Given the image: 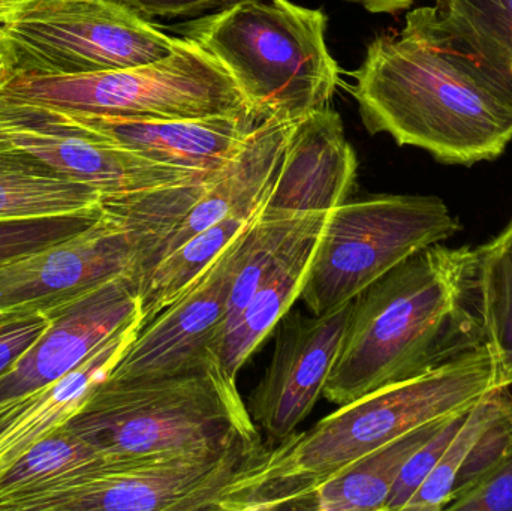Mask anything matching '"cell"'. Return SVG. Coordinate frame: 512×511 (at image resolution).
I'll return each instance as SVG.
<instances>
[{"instance_id":"obj_3","label":"cell","mask_w":512,"mask_h":511,"mask_svg":"<svg viewBox=\"0 0 512 511\" xmlns=\"http://www.w3.org/2000/svg\"><path fill=\"white\" fill-rule=\"evenodd\" d=\"M471 246H429L373 282L354 311L324 396L351 404L483 344L466 305Z\"/></svg>"},{"instance_id":"obj_17","label":"cell","mask_w":512,"mask_h":511,"mask_svg":"<svg viewBox=\"0 0 512 511\" xmlns=\"http://www.w3.org/2000/svg\"><path fill=\"white\" fill-rule=\"evenodd\" d=\"M294 123L262 120L236 158L216 176L197 203L137 264L132 279L140 282L159 261L186 240L234 215L258 212L276 180Z\"/></svg>"},{"instance_id":"obj_4","label":"cell","mask_w":512,"mask_h":511,"mask_svg":"<svg viewBox=\"0 0 512 511\" xmlns=\"http://www.w3.org/2000/svg\"><path fill=\"white\" fill-rule=\"evenodd\" d=\"M63 428L122 461L203 455L259 438L218 356L173 377L102 383Z\"/></svg>"},{"instance_id":"obj_9","label":"cell","mask_w":512,"mask_h":511,"mask_svg":"<svg viewBox=\"0 0 512 511\" xmlns=\"http://www.w3.org/2000/svg\"><path fill=\"white\" fill-rule=\"evenodd\" d=\"M262 447L252 438L203 455L134 461L102 456L17 511H215Z\"/></svg>"},{"instance_id":"obj_14","label":"cell","mask_w":512,"mask_h":511,"mask_svg":"<svg viewBox=\"0 0 512 511\" xmlns=\"http://www.w3.org/2000/svg\"><path fill=\"white\" fill-rule=\"evenodd\" d=\"M51 315L47 332L0 377V402L54 383L129 324L141 321L137 284L131 276H119Z\"/></svg>"},{"instance_id":"obj_20","label":"cell","mask_w":512,"mask_h":511,"mask_svg":"<svg viewBox=\"0 0 512 511\" xmlns=\"http://www.w3.org/2000/svg\"><path fill=\"white\" fill-rule=\"evenodd\" d=\"M447 420L415 429L364 456L315 491L289 504L286 510L387 511L388 498L403 465Z\"/></svg>"},{"instance_id":"obj_11","label":"cell","mask_w":512,"mask_h":511,"mask_svg":"<svg viewBox=\"0 0 512 511\" xmlns=\"http://www.w3.org/2000/svg\"><path fill=\"white\" fill-rule=\"evenodd\" d=\"M134 260L128 230L102 212L84 233L0 264V317L56 311L111 279L132 278Z\"/></svg>"},{"instance_id":"obj_7","label":"cell","mask_w":512,"mask_h":511,"mask_svg":"<svg viewBox=\"0 0 512 511\" xmlns=\"http://www.w3.org/2000/svg\"><path fill=\"white\" fill-rule=\"evenodd\" d=\"M463 230L436 195L382 194L328 213L301 288L312 315L354 300L394 267Z\"/></svg>"},{"instance_id":"obj_5","label":"cell","mask_w":512,"mask_h":511,"mask_svg":"<svg viewBox=\"0 0 512 511\" xmlns=\"http://www.w3.org/2000/svg\"><path fill=\"white\" fill-rule=\"evenodd\" d=\"M171 29L221 63L258 122L295 125L328 107L339 86L322 9L251 0Z\"/></svg>"},{"instance_id":"obj_2","label":"cell","mask_w":512,"mask_h":511,"mask_svg":"<svg viewBox=\"0 0 512 511\" xmlns=\"http://www.w3.org/2000/svg\"><path fill=\"white\" fill-rule=\"evenodd\" d=\"M505 387L495 354L477 345L423 374L376 390L292 434L262 447L219 497L215 511L286 510L345 468L391 441L471 410Z\"/></svg>"},{"instance_id":"obj_12","label":"cell","mask_w":512,"mask_h":511,"mask_svg":"<svg viewBox=\"0 0 512 511\" xmlns=\"http://www.w3.org/2000/svg\"><path fill=\"white\" fill-rule=\"evenodd\" d=\"M352 311L354 300L312 317L289 309L277 324L273 357L248 408L271 440H288L312 413L342 350Z\"/></svg>"},{"instance_id":"obj_13","label":"cell","mask_w":512,"mask_h":511,"mask_svg":"<svg viewBox=\"0 0 512 511\" xmlns=\"http://www.w3.org/2000/svg\"><path fill=\"white\" fill-rule=\"evenodd\" d=\"M249 227L228 246L191 291L138 330L104 383L173 377L201 368L216 356V345L227 314L234 263Z\"/></svg>"},{"instance_id":"obj_1","label":"cell","mask_w":512,"mask_h":511,"mask_svg":"<svg viewBox=\"0 0 512 511\" xmlns=\"http://www.w3.org/2000/svg\"><path fill=\"white\" fill-rule=\"evenodd\" d=\"M351 75L370 134L441 164L495 161L512 141V96L457 47L436 5L412 9L400 32L373 39Z\"/></svg>"},{"instance_id":"obj_30","label":"cell","mask_w":512,"mask_h":511,"mask_svg":"<svg viewBox=\"0 0 512 511\" xmlns=\"http://www.w3.org/2000/svg\"><path fill=\"white\" fill-rule=\"evenodd\" d=\"M51 323V312L0 317V377L17 365L18 360L47 332Z\"/></svg>"},{"instance_id":"obj_25","label":"cell","mask_w":512,"mask_h":511,"mask_svg":"<svg viewBox=\"0 0 512 511\" xmlns=\"http://www.w3.org/2000/svg\"><path fill=\"white\" fill-rule=\"evenodd\" d=\"M102 456L68 429H59L0 473V510H17L23 501L59 485Z\"/></svg>"},{"instance_id":"obj_23","label":"cell","mask_w":512,"mask_h":511,"mask_svg":"<svg viewBox=\"0 0 512 511\" xmlns=\"http://www.w3.org/2000/svg\"><path fill=\"white\" fill-rule=\"evenodd\" d=\"M258 212L230 216L201 231L143 276L137 284L141 327L191 291L228 246L255 221Z\"/></svg>"},{"instance_id":"obj_27","label":"cell","mask_w":512,"mask_h":511,"mask_svg":"<svg viewBox=\"0 0 512 511\" xmlns=\"http://www.w3.org/2000/svg\"><path fill=\"white\" fill-rule=\"evenodd\" d=\"M102 209L71 215L0 221V264L66 242L92 228Z\"/></svg>"},{"instance_id":"obj_15","label":"cell","mask_w":512,"mask_h":511,"mask_svg":"<svg viewBox=\"0 0 512 511\" xmlns=\"http://www.w3.org/2000/svg\"><path fill=\"white\" fill-rule=\"evenodd\" d=\"M357 168L339 114L328 107L313 111L292 128L279 173L259 213L268 218L330 213L348 200Z\"/></svg>"},{"instance_id":"obj_33","label":"cell","mask_w":512,"mask_h":511,"mask_svg":"<svg viewBox=\"0 0 512 511\" xmlns=\"http://www.w3.org/2000/svg\"><path fill=\"white\" fill-rule=\"evenodd\" d=\"M15 57L11 45L0 29V90L15 77Z\"/></svg>"},{"instance_id":"obj_18","label":"cell","mask_w":512,"mask_h":511,"mask_svg":"<svg viewBox=\"0 0 512 511\" xmlns=\"http://www.w3.org/2000/svg\"><path fill=\"white\" fill-rule=\"evenodd\" d=\"M140 327L141 321L129 324L54 383L0 402V473L80 413L122 359Z\"/></svg>"},{"instance_id":"obj_29","label":"cell","mask_w":512,"mask_h":511,"mask_svg":"<svg viewBox=\"0 0 512 511\" xmlns=\"http://www.w3.org/2000/svg\"><path fill=\"white\" fill-rule=\"evenodd\" d=\"M453 511H512V455L453 498Z\"/></svg>"},{"instance_id":"obj_31","label":"cell","mask_w":512,"mask_h":511,"mask_svg":"<svg viewBox=\"0 0 512 511\" xmlns=\"http://www.w3.org/2000/svg\"><path fill=\"white\" fill-rule=\"evenodd\" d=\"M144 20L153 18L200 17L206 12L224 11L251 0H116Z\"/></svg>"},{"instance_id":"obj_21","label":"cell","mask_w":512,"mask_h":511,"mask_svg":"<svg viewBox=\"0 0 512 511\" xmlns=\"http://www.w3.org/2000/svg\"><path fill=\"white\" fill-rule=\"evenodd\" d=\"M465 296L502 384L512 387V218L498 236L471 248Z\"/></svg>"},{"instance_id":"obj_26","label":"cell","mask_w":512,"mask_h":511,"mask_svg":"<svg viewBox=\"0 0 512 511\" xmlns=\"http://www.w3.org/2000/svg\"><path fill=\"white\" fill-rule=\"evenodd\" d=\"M512 398L511 387L487 393L466 414L465 422L448 444L433 473L409 501L405 511H441L453 500L454 486L463 464L487 426L501 414Z\"/></svg>"},{"instance_id":"obj_10","label":"cell","mask_w":512,"mask_h":511,"mask_svg":"<svg viewBox=\"0 0 512 511\" xmlns=\"http://www.w3.org/2000/svg\"><path fill=\"white\" fill-rule=\"evenodd\" d=\"M0 132L21 152L66 179L96 189L102 198L176 185L207 174L150 161L74 125L53 108L2 93Z\"/></svg>"},{"instance_id":"obj_8","label":"cell","mask_w":512,"mask_h":511,"mask_svg":"<svg viewBox=\"0 0 512 511\" xmlns=\"http://www.w3.org/2000/svg\"><path fill=\"white\" fill-rule=\"evenodd\" d=\"M0 29L15 77L137 68L170 56L177 42L116 0H32Z\"/></svg>"},{"instance_id":"obj_6","label":"cell","mask_w":512,"mask_h":511,"mask_svg":"<svg viewBox=\"0 0 512 511\" xmlns=\"http://www.w3.org/2000/svg\"><path fill=\"white\" fill-rule=\"evenodd\" d=\"M0 93L54 110L128 119L252 113L221 63L186 38H177L173 53L150 65L69 77L20 75Z\"/></svg>"},{"instance_id":"obj_34","label":"cell","mask_w":512,"mask_h":511,"mask_svg":"<svg viewBox=\"0 0 512 511\" xmlns=\"http://www.w3.org/2000/svg\"><path fill=\"white\" fill-rule=\"evenodd\" d=\"M32 0H0V26L8 23Z\"/></svg>"},{"instance_id":"obj_16","label":"cell","mask_w":512,"mask_h":511,"mask_svg":"<svg viewBox=\"0 0 512 511\" xmlns=\"http://www.w3.org/2000/svg\"><path fill=\"white\" fill-rule=\"evenodd\" d=\"M56 111L74 125L95 132L123 149L158 164L194 173H212L227 167L259 123L252 113L150 120Z\"/></svg>"},{"instance_id":"obj_32","label":"cell","mask_w":512,"mask_h":511,"mask_svg":"<svg viewBox=\"0 0 512 511\" xmlns=\"http://www.w3.org/2000/svg\"><path fill=\"white\" fill-rule=\"evenodd\" d=\"M348 2L358 3L372 14H397L412 8L420 0H348Z\"/></svg>"},{"instance_id":"obj_22","label":"cell","mask_w":512,"mask_h":511,"mask_svg":"<svg viewBox=\"0 0 512 511\" xmlns=\"http://www.w3.org/2000/svg\"><path fill=\"white\" fill-rule=\"evenodd\" d=\"M101 200L96 189L60 176L0 132V221L90 212Z\"/></svg>"},{"instance_id":"obj_28","label":"cell","mask_w":512,"mask_h":511,"mask_svg":"<svg viewBox=\"0 0 512 511\" xmlns=\"http://www.w3.org/2000/svg\"><path fill=\"white\" fill-rule=\"evenodd\" d=\"M468 411L450 417L442 428L406 461L388 498L387 511H405L409 501L441 461L448 444L465 422Z\"/></svg>"},{"instance_id":"obj_19","label":"cell","mask_w":512,"mask_h":511,"mask_svg":"<svg viewBox=\"0 0 512 511\" xmlns=\"http://www.w3.org/2000/svg\"><path fill=\"white\" fill-rule=\"evenodd\" d=\"M325 224V222H324ZM324 224L307 231L282 257L264 279L233 326L219 338L216 354L228 375L237 378L249 357L258 350L283 315L300 299Z\"/></svg>"},{"instance_id":"obj_24","label":"cell","mask_w":512,"mask_h":511,"mask_svg":"<svg viewBox=\"0 0 512 511\" xmlns=\"http://www.w3.org/2000/svg\"><path fill=\"white\" fill-rule=\"evenodd\" d=\"M435 5L457 47L512 96V0H438Z\"/></svg>"}]
</instances>
